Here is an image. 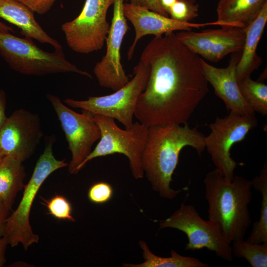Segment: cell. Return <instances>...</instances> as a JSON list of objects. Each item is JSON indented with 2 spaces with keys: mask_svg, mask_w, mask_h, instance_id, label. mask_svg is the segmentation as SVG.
<instances>
[{
  "mask_svg": "<svg viewBox=\"0 0 267 267\" xmlns=\"http://www.w3.org/2000/svg\"><path fill=\"white\" fill-rule=\"evenodd\" d=\"M23 3L34 12L39 14L47 13L57 0H18Z\"/></svg>",
  "mask_w": 267,
  "mask_h": 267,
  "instance_id": "cell-28",
  "label": "cell"
},
{
  "mask_svg": "<svg viewBox=\"0 0 267 267\" xmlns=\"http://www.w3.org/2000/svg\"><path fill=\"white\" fill-rule=\"evenodd\" d=\"M46 97L58 117L72 154L68 172L76 174L78 167L91 152L93 144L100 138L99 126L93 114L82 110L76 112L64 104L56 96L49 93Z\"/></svg>",
  "mask_w": 267,
  "mask_h": 267,
  "instance_id": "cell-11",
  "label": "cell"
},
{
  "mask_svg": "<svg viewBox=\"0 0 267 267\" xmlns=\"http://www.w3.org/2000/svg\"><path fill=\"white\" fill-rule=\"evenodd\" d=\"M114 1L86 0L79 15L62 25L66 43L72 50L88 54L103 47L110 26L107 13Z\"/></svg>",
  "mask_w": 267,
  "mask_h": 267,
  "instance_id": "cell-10",
  "label": "cell"
},
{
  "mask_svg": "<svg viewBox=\"0 0 267 267\" xmlns=\"http://www.w3.org/2000/svg\"><path fill=\"white\" fill-rule=\"evenodd\" d=\"M159 229L172 228L184 233L188 242L184 250L195 251L206 248L225 261L233 259L231 245L219 224L202 219L195 207L183 201L169 217L159 222Z\"/></svg>",
  "mask_w": 267,
  "mask_h": 267,
  "instance_id": "cell-9",
  "label": "cell"
},
{
  "mask_svg": "<svg viewBox=\"0 0 267 267\" xmlns=\"http://www.w3.org/2000/svg\"><path fill=\"white\" fill-rule=\"evenodd\" d=\"M176 35L192 51L212 62L229 54L241 52L246 37L244 28L222 27L200 32L181 31Z\"/></svg>",
  "mask_w": 267,
  "mask_h": 267,
  "instance_id": "cell-14",
  "label": "cell"
},
{
  "mask_svg": "<svg viewBox=\"0 0 267 267\" xmlns=\"http://www.w3.org/2000/svg\"><path fill=\"white\" fill-rule=\"evenodd\" d=\"M0 17L17 26L25 37L51 45L54 50L62 45L50 37L36 20L34 12L18 0H0Z\"/></svg>",
  "mask_w": 267,
  "mask_h": 267,
  "instance_id": "cell-17",
  "label": "cell"
},
{
  "mask_svg": "<svg viewBox=\"0 0 267 267\" xmlns=\"http://www.w3.org/2000/svg\"><path fill=\"white\" fill-rule=\"evenodd\" d=\"M240 91L243 98L255 112L267 115V86L253 80L251 77L238 81Z\"/></svg>",
  "mask_w": 267,
  "mask_h": 267,
  "instance_id": "cell-23",
  "label": "cell"
},
{
  "mask_svg": "<svg viewBox=\"0 0 267 267\" xmlns=\"http://www.w3.org/2000/svg\"><path fill=\"white\" fill-rule=\"evenodd\" d=\"M150 68L140 60L134 67L133 78L124 86L109 95L89 96L84 100L71 98L64 103L74 108L86 110L118 120L128 129L133 124V117L138 99L144 90L150 75Z\"/></svg>",
  "mask_w": 267,
  "mask_h": 267,
  "instance_id": "cell-7",
  "label": "cell"
},
{
  "mask_svg": "<svg viewBox=\"0 0 267 267\" xmlns=\"http://www.w3.org/2000/svg\"><path fill=\"white\" fill-rule=\"evenodd\" d=\"M8 244L6 237L0 236V267H3L6 262L5 251Z\"/></svg>",
  "mask_w": 267,
  "mask_h": 267,
  "instance_id": "cell-32",
  "label": "cell"
},
{
  "mask_svg": "<svg viewBox=\"0 0 267 267\" xmlns=\"http://www.w3.org/2000/svg\"><path fill=\"white\" fill-rule=\"evenodd\" d=\"M139 244L143 250L144 262L139 264H123L125 267H208L209 264L194 257L182 256L175 250L171 251V257H162L154 254L146 243L140 240Z\"/></svg>",
  "mask_w": 267,
  "mask_h": 267,
  "instance_id": "cell-21",
  "label": "cell"
},
{
  "mask_svg": "<svg viewBox=\"0 0 267 267\" xmlns=\"http://www.w3.org/2000/svg\"><path fill=\"white\" fill-rule=\"evenodd\" d=\"M202 155L205 136L197 129L185 125L168 124L148 127L147 140L141 157L142 167L153 190L164 198L174 199L185 187H171L172 176L181 151L185 147Z\"/></svg>",
  "mask_w": 267,
  "mask_h": 267,
  "instance_id": "cell-2",
  "label": "cell"
},
{
  "mask_svg": "<svg viewBox=\"0 0 267 267\" xmlns=\"http://www.w3.org/2000/svg\"><path fill=\"white\" fill-rule=\"evenodd\" d=\"M130 1L133 5L145 7L156 13L169 17V15L161 6L158 0H130Z\"/></svg>",
  "mask_w": 267,
  "mask_h": 267,
  "instance_id": "cell-29",
  "label": "cell"
},
{
  "mask_svg": "<svg viewBox=\"0 0 267 267\" xmlns=\"http://www.w3.org/2000/svg\"><path fill=\"white\" fill-rule=\"evenodd\" d=\"M140 60L150 72L137 100L136 118L148 127L188 124L209 92L201 58L171 32L155 37Z\"/></svg>",
  "mask_w": 267,
  "mask_h": 267,
  "instance_id": "cell-1",
  "label": "cell"
},
{
  "mask_svg": "<svg viewBox=\"0 0 267 267\" xmlns=\"http://www.w3.org/2000/svg\"><path fill=\"white\" fill-rule=\"evenodd\" d=\"M113 190L111 185L104 181H99L92 184L88 191L90 201L95 204H103L112 198Z\"/></svg>",
  "mask_w": 267,
  "mask_h": 267,
  "instance_id": "cell-27",
  "label": "cell"
},
{
  "mask_svg": "<svg viewBox=\"0 0 267 267\" xmlns=\"http://www.w3.org/2000/svg\"><path fill=\"white\" fill-rule=\"evenodd\" d=\"M203 182L208 220L219 224L230 244L244 239L252 223L249 209L252 199L251 180L234 176L227 181L215 169L207 174Z\"/></svg>",
  "mask_w": 267,
  "mask_h": 267,
  "instance_id": "cell-3",
  "label": "cell"
},
{
  "mask_svg": "<svg viewBox=\"0 0 267 267\" xmlns=\"http://www.w3.org/2000/svg\"><path fill=\"white\" fill-rule=\"evenodd\" d=\"M128 0H114L113 12L105 42L106 51L93 68L99 85L115 91L130 81L121 62L120 49L124 36L130 29L124 15L123 5Z\"/></svg>",
  "mask_w": 267,
  "mask_h": 267,
  "instance_id": "cell-12",
  "label": "cell"
},
{
  "mask_svg": "<svg viewBox=\"0 0 267 267\" xmlns=\"http://www.w3.org/2000/svg\"><path fill=\"white\" fill-rule=\"evenodd\" d=\"M177 0H158L164 10L169 15L170 8Z\"/></svg>",
  "mask_w": 267,
  "mask_h": 267,
  "instance_id": "cell-33",
  "label": "cell"
},
{
  "mask_svg": "<svg viewBox=\"0 0 267 267\" xmlns=\"http://www.w3.org/2000/svg\"><path fill=\"white\" fill-rule=\"evenodd\" d=\"M252 186L262 196L260 217L255 222L246 240L253 243H267V165L265 163L259 175L251 180Z\"/></svg>",
  "mask_w": 267,
  "mask_h": 267,
  "instance_id": "cell-22",
  "label": "cell"
},
{
  "mask_svg": "<svg viewBox=\"0 0 267 267\" xmlns=\"http://www.w3.org/2000/svg\"><path fill=\"white\" fill-rule=\"evenodd\" d=\"M48 214L59 220L74 222L72 216V206L69 201L62 195H56L48 200L43 199Z\"/></svg>",
  "mask_w": 267,
  "mask_h": 267,
  "instance_id": "cell-26",
  "label": "cell"
},
{
  "mask_svg": "<svg viewBox=\"0 0 267 267\" xmlns=\"http://www.w3.org/2000/svg\"><path fill=\"white\" fill-rule=\"evenodd\" d=\"M199 5L196 0H177L170 9V18L183 22H191L198 16Z\"/></svg>",
  "mask_w": 267,
  "mask_h": 267,
  "instance_id": "cell-25",
  "label": "cell"
},
{
  "mask_svg": "<svg viewBox=\"0 0 267 267\" xmlns=\"http://www.w3.org/2000/svg\"><path fill=\"white\" fill-rule=\"evenodd\" d=\"M93 116L99 127L101 137L94 149L78 167L77 173L93 159L119 153L128 158L134 177L142 178L144 172L141 157L147 140L148 127L137 122L133 123L131 128L123 130L112 118L98 114H93Z\"/></svg>",
  "mask_w": 267,
  "mask_h": 267,
  "instance_id": "cell-6",
  "label": "cell"
},
{
  "mask_svg": "<svg viewBox=\"0 0 267 267\" xmlns=\"http://www.w3.org/2000/svg\"><path fill=\"white\" fill-rule=\"evenodd\" d=\"M241 52L232 53L227 66L218 68L201 58L205 78L221 99L228 111L254 114L255 112L243 98L240 91L236 76V65Z\"/></svg>",
  "mask_w": 267,
  "mask_h": 267,
  "instance_id": "cell-16",
  "label": "cell"
},
{
  "mask_svg": "<svg viewBox=\"0 0 267 267\" xmlns=\"http://www.w3.org/2000/svg\"><path fill=\"white\" fill-rule=\"evenodd\" d=\"M22 162L5 156L0 163V200L11 210L17 193L24 187L26 176Z\"/></svg>",
  "mask_w": 267,
  "mask_h": 267,
  "instance_id": "cell-20",
  "label": "cell"
},
{
  "mask_svg": "<svg viewBox=\"0 0 267 267\" xmlns=\"http://www.w3.org/2000/svg\"><path fill=\"white\" fill-rule=\"evenodd\" d=\"M0 30L12 33L14 32V30L12 27L7 26L5 24L1 22H0Z\"/></svg>",
  "mask_w": 267,
  "mask_h": 267,
  "instance_id": "cell-34",
  "label": "cell"
},
{
  "mask_svg": "<svg viewBox=\"0 0 267 267\" xmlns=\"http://www.w3.org/2000/svg\"><path fill=\"white\" fill-rule=\"evenodd\" d=\"M53 138H50L38 159L28 183L24 186L21 200L15 211L7 217L4 235L12 247L19 244L24 249L39 242V237L32 231L30 214L36 196L45 179L55 171L67 167L65 160L55 158L52 150Z\"/></svg>",
  "mask_w": 267,
  "mask_h": 267,
  "instance_id": "cell-5",
  "label": "cell"
},
{
  "mask_svg": "<svg viewBox=\"0 0 267 267\" xmlns=\"http://www.w3.org/2000/svg\"><path fill=\"white\" fill-rule=\"evenodd\" d=\"M38 114L21 108L7 117L0 131V150L23 162L35 152L42 137Z\"/></svg>",
  "mask_w": 267,
  "mask_h": 267,
  "instance_id": "cell-13",
  "label": "cell"
},
{
  "mask_svg": "<svg viewBox=\"0 0 267 267\" xmlns=\"http://www.w3.org/2000/svg\"><path fill=\"white\" fill-rule=\"evenodd\" d=\"M123 10L126 18L133 25L135 34L128 51L129 60L132 58L138 41L144 36L153 35L157 37L178 30L190 31L207 26H219L217 21L202 23L179 21L131 3L124 2Z\"/></svg>",
  "mask_w": 267,
  "mask_h": 267,
  "instance_id": "cell-15",
  "label": "cell"
},
{
  "mask_svg": "<svg viewBox=\"0 0 267 267\" xmlns=\"http://www.w3.org/2000/svg\"><path fill=\"white\" fill-rule=\"evenodd\" d=\"M4 156H5L4 155V154L2 153V152L0 150V163L2 161L3 158H4Z\"/></svg>",
  "mask_w": 267,
  "mask_h": 267,
  "instance_id": "cell-35",
  "label": "cell"
},
{
  "mask_svg": "<svg viewBox=\"0 0 267 267\" xmlns=\"http://www.w3.org/2000/svg\"><path fill=\"white\" fill-rule=\"evenodd\" d=\"M258 125L255 114L233 111L223 118L217 117L208 127L210 134L205 136V148L216 169L227 181H231L238 165L231 157L230 150L236 143L245 139Z\"/></svg>",
  "mask_w": 267,
  "mask_h": 267,
  "instance_id": "cell-8",
  "label": "cell"
},
{
  "mask_svg": "<svg viewBox=\"0 0 267 267\" xmlns=\"http://www.w3.org/2000/svg\"><path fill=\"white\" fill-rule=\"evenodd\" d=\"M232 254L244 258L252 267H267V243H253L239 240L233 242Z\"/></svg>",
  "mask_w": 267,
  "mask_h": 267,
  "instance_id": "cell-24",
  "label": "cell"
},
{
  "mask_svg": "<svg viewBox=\"0 0 267 267\" xmlns=\"http://www.w3.org/2000/svg\"><path fill=\"white\" fill-rule=\"evenodd\" d=\"M10 210L0 200V236L4 235L5 226L8 213Z\"/></svg>",
  "mask_w": 267,
  "mask_h": 267,
  "instance_id": "cell-31",
  "label": "cell"
},
{
  "mask_svg": "<svg viewBox=\"0 0 267 267\" xmlns=\"http://www.w3.org/2000/svg\"><path fill=\"white\" fill-rule=\"evenodd\" d=\"M6 103V93L2 89H0V131L7 118L5 112Z\"/></svg>",
  "mask_w": 267,
  "mask_h": 267,
  "instance_id": "cell-30",
  "label": "cell"
},
{
  "mask_svg": "<svg viewBox=\"0 0 267 267\" xmlns=\"http://www.w3.org/2000/svg\"><path fill=\"white\" fill-rule=\"evenodd\" d=\"M267 22V4L263 7L257 17L244 28L246 34L244 47L236 65L238 81L251 77V74L258 69L262 59L257 53L258 44Z\"/></svg>",
  "mask_w": 267,
  "mask_h": 267,
  "instance_id": "cell-18",
  "label": "cell"
},
{
  "mask_svg": "<svg viewBox=\"0 0 267 267\" xmlns=\"http://www.w3.org/2000/svg\"><path fill=\"white\" fill-rule=\"evenodd\" d=\"M0 55L10 68L21 74L43 76L75 73L91 79L65 57L63 49L48 52L39 48L31 39L16 37L0 30Z\"/></svg>",
  "mask_w": 267,
  "mask_h": 267,
  "instance_id": "cell-4",
  "label": "cell"
},
{
  "mask_svg": "<svg viewBox=\"0 0 267 267\" xmlns=\"http://www.w3.org/2000/svg\"><path fill=\"white\" fill-rule=\"evenodd\" d=\"M267 0H220L217 21L222 28H244L258 16Z\"/></svg>",
  "mask_w": 267,
  "mask_h": 267,
  "instance_id": "cell-19",
  "label": "cell"
}]
</instances>
